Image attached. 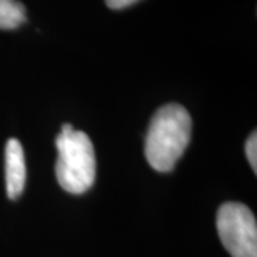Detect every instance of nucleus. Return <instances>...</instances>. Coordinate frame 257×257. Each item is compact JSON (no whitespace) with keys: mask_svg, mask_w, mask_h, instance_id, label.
Masks as SVG:
<instances>
[{"mask_svg":"<svg viewBox=\"0 0 257 257\" xmlns=\"http://www.w3.org/2000/svg\"><path fill=\"white\" fill-rule=\"evenodd\" d=\"M192 136V117L183 106L169 103L153 114L147 128L145 155L156 172H170Z\"/></svg>","mask_w":257,"mask_h":257,"instance_id":"f257e3e1","label":"nucleus"},{"mask_svg":"<svg viewBox=\"0 0 257 257\" xmlns=\"http://www.w3.org/2000/svg\"><path fill=\"white\" fill-rule=\"evenodd\" d=\"M56 179L66 192L82 194L94 183L96 156L90 138L72 124H63L56 138Z\"/></svg>","mask_w":257,"mask_h":257,"instance_id":"f03ea898","label":"nucleus"},{"mask_svg":"<svg viewBox=\"0 0 257 257\" xmlns=\"http://www.w3.org/2000/svg\"><path fill=\"white\" fill-rule=\"evenodd\" d=\"M217 233L231 257H257V223L253 211L243 203L221 204Z\"/></svg>","mask_w":257,"mask_h":257,"instance_id":"7ed1b4c3","label":"nucleus"},{"mask_svg":"<svg viewBox=\"0 0 257 257\" xmlns=\"http://www.w3.org/2000/svg\"><path fill=\"white\" fill-rule=\"evenodd\" d=\"M5 180L8 197L18 199L26 184L25 152L18 139H9L5 147Z\"/></svg>","mask_w":257,"mask_h":257,"instance_id":"20e7f679","label":"nucleus"},{"mask_svg":"<svg viewBox=\"0 0 257 257\" xmlns=\"http://www.w3.org/2000/svg\"><path fill=\"white\" fill-rule=\"evenodd\" d=\"M26 22V9L18 0H0V29L10 30Z\"/></svg>","mask_w":257,"mask_h":257,"instance_id":"39448f33","label":"nucleus"},{"mask_svg":"<svg viewBox=\"0 0 257 257\" xmlns=\"http://www.w3.org/2000/svg\"><path fill=\"white\" fill-rule=\"evenodd\" d=\"M246 156L248 159V163L253 167V170H257V136L256 132H253L247 139L246 143Z\"/></svg>","mask_w":257,"mask_h":257,"instance_id":"423d86ee","label":"nucleus"},{"mask_svg":"<svg viewBox=\"0 0 257 257\" xmlns=\"http://www.w3.org/2000/svg\"><path fill=\"white\" fill-rule=\"evenodd\" d=\"M139 0H106V5L113 10H120L128 8L135 3H138Z\"/></svg>","mask_w":257,"mask_h":257,"instance_id":"0eeeda50","label":"nucleus"}]
</instances>
